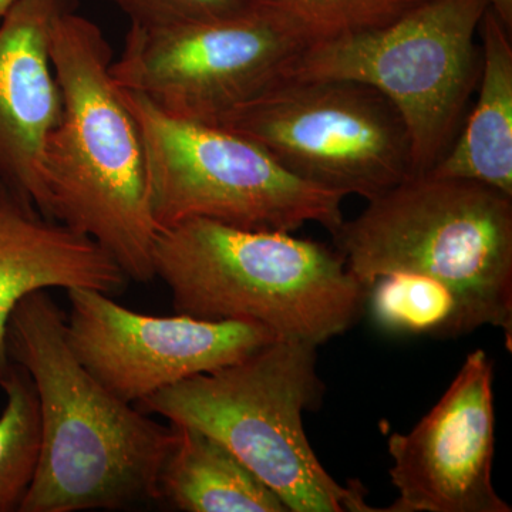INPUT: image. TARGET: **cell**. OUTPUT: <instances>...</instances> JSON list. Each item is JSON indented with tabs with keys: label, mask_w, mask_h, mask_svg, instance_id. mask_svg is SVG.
I'll return each mask as SVG.
<instances>
[{
	"label": "cell",
	"mask_w": 512,
	"mask_h": 512,
	"mask_svg": "<svg viewBox=\"0 0 512 512\" xmlns=\"http://www.w3.org/2000/svg\"><path fill=\"white\" fill-rule=\"evenodd\" d=\"M485 0H427L382 28L311 43L284 77L353 80L396 107L412 143L413 175L446 154L481 74L476 36Z\"/></svg>",
	"instance_id": "obj_7"
},
{
	"label": "cell",
	"mask_w": 512,
	"mask_h": 512,
	"mask_svg": "<svg viewBox=\"0 0 512 512\" xmlns=\"http://www.w3.org/2000/svg\"><path fill=\"white\" fill-rule=\"evenodd\" d=\"M16 2L18 0H0V22L8 15L9 10L13 8Z\"/></svg>",
	"instance_id": "obj_21"
},
{
	"label": "cell",
	"mask_w": 512,
	"mask_h": 512,
	"mask_svg": "<svg viewBox=\"0 0 512 512\" xmlns=\"http://www.w3.org/2000/svg\"><path fill=\"white\" fill-rule=\"evenodd\" d=\"M309 45L285 20L256 8L168 28L130 25L110 73L120 89L170 116L217 124L281 80Z\"/></svg>",
	"instance_id": "obj_9"
},
{
	"label": "cell",
	"mask_w": 512,
	"mask_h": 512,
	"mask_svg": "<svg viewBox=\"0 0 512 512\" xmlns=\"http://www.w3.org/2000/svg\"><path fill=\"white\" fill-rule=\"evenodd\" d=\"M6 355L35 383L40 456L19 512L120 510L160 500V474L177 431L107 390L77 360L66 315L47 291L16 303Z\"/></svg>",
	"instance_id": "obj_1"
},
{
	"label": "cell",
	"mask_w": 512,
	"mask_h": 512,
	"mask_svg": "<svg viewBox=\"0 0 512 512\" xmlns=\"http://www.w3.org/2000/svg\"><path fill=\"white\" fill-rule=\"evenodd\" d=\"M370 288V308L382 328L416 335H460L456 299L440 282L410 272H393Z\"/></svg>",
	"instance_id": "obj_17"
},
{
	"label": "cell",
	"mask_w": 512,
	"mask_h": 512,
	"mask_svg": "<svg viewBox=\"0 0 512 512\" xmlns=\"http://www.w3.org/2000/svg\"><path fill=\"white\" fill-rule=\"evenodd\" d=\"M76 8L77 0H18L0 22V181L45 217L43 150L63 110L50 42Z\"/></svg>",
	"instance_id": "obj_12"
},
{
	"label": "cell",
	"mask_w": 512,
	"mask_h": 512,
	"mask_svg": "<svg viewBox=\"0 0 512 512\" xmlns=\"http://www.w3.org/2000/svg\"><path fill=\"white\" fill-rule=\"evenodd\" d=\"M0 387L6 394L0 414V512H19L39 463V399L32 377L13 362L3 366Z\"/></svg>",
	"instance_id": "obj_16"
},
{
	"label": "cell",
	"mask_w": 512,
	"mask_h": 512,
	"mask_svg": "<svg viewBox=\"0 0 512 512\" xmlns=\"http://www.w3.org/2000/svg\"><path fill=\"white\" fill-rule=\"evenodd\" d=\"M67 299L66 339L74 356L107 390L131 404L238 362L278 339L247 320L144 315L94 289H69Z\"/></svg>",
	"instance_id": "obj_10"
},
{
	"label": "cell",
	"mask_w": 512,
	"mask_h": 512,
	"mask_svg": "<svg viewBox=\"0 0 512 512\" xmlns=\"http://www.w3.org/2000/svg\"><path fill=\"white\" fill-rule=\"evenodd\" d=\"M488 8L493 10L495 15L500 18L501 22L512 29V0H485Z\"/></svg>",
	"instance_id": "obj_20"
},
{
	"label": "cell",
	"mask_w": 512,
	"mask_h": 512,
	"mask_svg": "<svg viewBox=\"0 0 512 512\" xmlns=\"http://www.w3.org/2000/svg\"><path fill=\"white\" fill-rule=\"evenodd\" d=\"M153 268L181 315L247 320L313 346L345 333L367 296L326 245L205 218L158 232Z\"/></svg>",
	"instance_id": "obj_3"
},
{
	"label": "cell",
	"mask_w": 512,
	"mask_h": 512,
	"mask_svg": "<svg viewBox=\"0 0 512 512\" xmlns=\"http://www.w3.org/2000/svg\"><path fill=\"white\" fill-rule=\"evenodd\" d=\"M141 28H168L181 23L234 18L254 9L251 0H111Z\"/></svg>",
	"instance_id": "obj_19"
},
{
	"label": "cell",
	"mask_w": 512,
	"mask_h": 512,
	"mask_svg": "<svg viewBox=\"0 0 512 512\" xmlns=\"http://www.w3.org/2000/svg\"><path fill=\"white\" fill-rule=\"evenodd\" d=\"M318 346L276 339L238 362L175 383L138 403L144 413L220 441L292 512H380L362 485L343 487L320 464L303 413L320 403Z\"/></svg>",
	"instance_id": "obj_5"
},
{
	"label": "cell",
	"mask_w": 512,
	"mask_h": 512,
	"mask_svg": "<svg viewBox=\"0 0 512 512\" xmlns=\"http://www.w3.org/2000/svg\"><path fill=\"white\" fill-rule=\"evenodd\" d=\"M367 291L393 272L427 276L457 303L458 333L512 336V197L474 181L412 175L330 232Z\"/></svg>",
	"instance_id": "obj_4"
},
{
	"label": "cell",
	"mask_w": 512,
	"mask_h": 512,
	"mask_svg": "<svg viewBox=\"0 0 512 512\" xmlns=\"http://www.w3.org/2000/svg\"><path fill=\"white\" fill-rule=\"evenodd\" d=\"M173 426L177 440L161 470L160 500L185 512L288 511L220 441L192 427Z\"/></svg>",
	"instance_id": "obj_15"
},
{
	"label": "cell",
	"mask_w": 512,
	"mask_h": 512,
	"mask_svg": "<svg viewBox=\"0 0 512 512\" xmlns=\"http://www.w3.org/2000/svg\"><path fill=\"white\" fill-rule=\"evenodd\" d=\"M214 126L254 141L295 177L343 197L370 201L413 175L399 111L353 80L282 77Z\"/></svg>",
	"instance_id": "obj_8"
},
{
	"label": "cell",
	"mask_w": 512,
	"mask_h": 512,
	"mask_svg": "<svg viewBox=\"0 0 512 512\" xmlns=\"http://www.w3.org/2000/svg\"><path fill=\"white\" fill-rule=\"evenodd\" d=\"M493 377L487 353H470L429 414L390 436L399 497L380 512H511L493 484Z\"/></svg>",
	"instance_id": "obj_11"
},
{
	"label": "cell",
	"mask_w": 512,
	"mask_h": 512,
	"mask_svg": "<svg viewBox=\"0 0 512 512\" xmlns=\"http://www.w3.org/2000/svg\"><path fill=\"white\" fill-rule=\"evenodd\" d=\"M427 0H251L309 43L382 28Z\"/></svg>",
	"instance_id": "obj_18"
},
{
	"label": "cell",
	"mask_w": 512,
	"mask_h": 512,
	"mask_svg": "<svg viewBox=\"0 0 512 512\" xmlns=\"http://www.w3.org/2000/svg\"><path fill=\"white\" fill-rule=\"evenodd\" d=\"M128 278L94 239L45 217L0 181V367L8 365L6 323L20 299L52 288L113 296Z\"/></svg>",
	"instance_id": "obj_13"
},
{
	"label": "cell",
	"mask_w": 512,
	"mask_h": 512,
	"mask_svg": "<svg viewBox=\"0 0 512 512\" xmlns=\"http://www.w3.org/2000/svg\"><path fill=\"white\" fill-rule=\"evenodd\" d=\"M120 92L140 128L158 231L194 218L251 231L292 232L318 222L333 232L342 224V194L295 177L254 141Z\"/></svg>",
	"instance_id": "obj_6"
},
{
	"label": "cell",
	"mask_w": 512,
	"mask_h": 512,
	"mask_svg": "<svg viewBox=\"0 0 512 512\" xmlns=\"http://www.w3.org/2000/svg\"><path fill=\"white\" fill-rule=\"evenodd\" d=\"M478 35L483 47L476 106L446 154L426 174L474 181L512 197L511 30L488 8Z\"/></svg>",
	"instance_id": "obj_14"
},
{
	"label": "cell",
	"mask_w": 512,
	"mask_h": 512,
	"mask_svg": "<svg viewBox=\"0 0 512 512\" xmlns=\"http://www.w3.org/2000/svg\"><path fill=\"white\" fill-rule=\"evenodd\" d=\"M50 56L63 110L43 150L47 217L94 239L128 281H153L160 231L148 207L146 154L111 77L109 40L92 20L66 13Z\"/></svg>",
	"instance_id": "obj_2"
},
{
	"label": "cell",
	"mask_w": 512,
	"mask_h": 512,
	"mask_svg": "<svg viewBox=\"0 0 512 512\" xmlns=\"http://www.w3.org/2000/svg\"><path fill=\"white\" fill-rule=\"evenodd\" d=\"M3 367H0V372H2Z\"/></svg>",
	"instance_id": "obj_22"
}]
</instances>
